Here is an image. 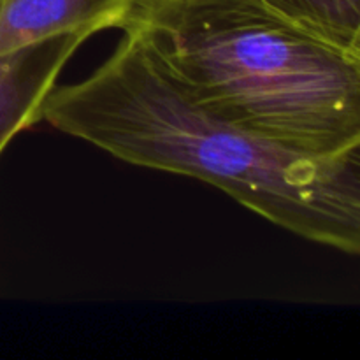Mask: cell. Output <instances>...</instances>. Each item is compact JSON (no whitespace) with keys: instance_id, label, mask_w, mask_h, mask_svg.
<instances>
[{"instance_id":"6da1fadb","label":"cell","mask_w":360,"mask_h":360,"mask_svg":"<svg viewBox=\"0 0 360 360\" xmlns=\"http://www.w3.org/2000/svg\"><path fill=\"white\" fill-rule=\"evenodd\" d=\"M42 122L137 167L217 186L239 206L306 241L360 253V151L297 153L197 108L123 35L76 83H56Z\"/></svg>"},{"instance_id":"7a4b0ae2","label":"cell","mask_w":360,"mask_h":360,"mask_svg":"<svg viewBox=\"0 0 360 360\" xmlns=\"http://www.w3.org/2000/svg\"><path fill=\"white\" fill-rule=\"evenodd\" d=\"M120 30L210 115L297 153L360 151V42L266 0H137Z\"/></svg>"},{"instance_id":"3957f363","label":"cell","mask_w":360,"mask_h":360,"mask_svg":"<svg viewBox=\"0 0 360 360\" xmlns=\"http://www.w3.org/2000/svg\"><path fill=\"white\" fill-rule=\"evenodd\" d=\"M94 34H60L0 58V155L18 134L42 122V105L74 53Z\"/></svg>"},{"instance_id":"277c9868","label":"cell","mask_w":360,"mask_h":360,"mask_svg":"<svg viewBox=\"0 0 360 360\" xmlns=\"http://www.w3.org/2000/svg\"><path fill=\"white\" fill-rule=\"evenodd\" d=\"M137 0H0V58L60 34L123 27Z\"/></svg>"},{"instance_id":"5b68a950","label":"cell","mask_w":360,"mask_h":360,"mask_svg":"<svg viewBox=\"0 0 360 360\" xmlns=\"http://www.w3.org/2000/svg\"><path fill=\"white\" fill-rule=\"evenodd\" d=\"M276 9L338 37L360 42V0H266Z\"/></svg>"}]
</instances>
